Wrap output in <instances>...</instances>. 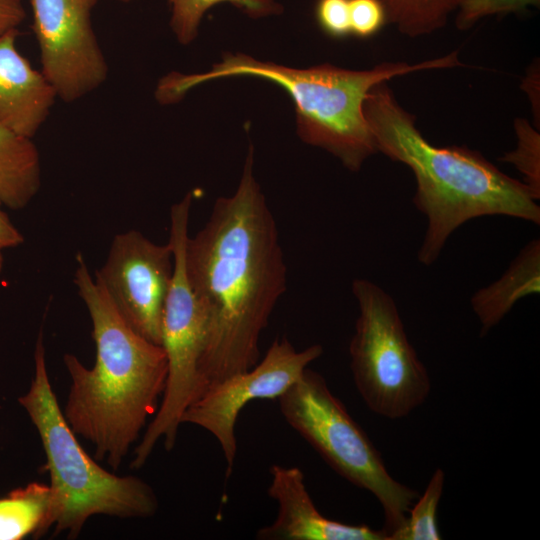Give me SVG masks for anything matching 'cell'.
Masks as SVG:
<instances>
[{"mask_svg": "<svg viewBox=\"0 0 540 540\" xmlns=\"http://www.w3.org/2000/svg\"><path fill=\"white\" fill-rule=\"evenodd\" d=\"M539 6L540 0H461L454 14L455 26L467 31L485 17L520 14Z\"/></svg>", "mask_w": 540, "mask_h": 540, "instance_id": "21", "label": "cell"}, {"mask_svg": "<svg viewBox=\"0 0 540 540\" xmlns=\"http://www.w3.org/2000/svg\"><path fill=\"white\" fill-rule=\"evenodd\" d=\"M323 354L320 344L297 350L288 337L276 338L263 359L247 371L209 386L181 417L212 434L230 475L237 454L235 425L241 410L253 400L278 399Z\"/></svg>", "mask_w": 540, "mask_h": 540, "instance_id": "9", "label": "cell"}, {"mask_svg": "<svg viewBox=\"0 0 540 540\" xmlns=\"http://www.w3.org/2000/svg\"><path fill=\"white\" fill-rule=\"evenodd\" d=\"M170 6V26L179 43L190 44L198 35L205 13L218 4H231L244 14L257 19L280 14L277 0H167Z\"/></svg>", "mask_w": 540, "mask_h": 540, "instance_id": "18", "label": "cell"}, {"mask_svg": "<svg viewBox=\"0 0 540 540\" xmlns=\"http://www.w3.org/2000/svg\"><path fill=\"white\" fill-rule=\"evenodd\" d=\"M41 185L40 156L31 138L0 126V201L22 209Z\"/></svg>", "mask_w": 540, "mask_h": 540, "instance_id": "15", "label": "cell"}, {"mask_svg": "<svg viewBox=\"0 0 540 540\" xmlns=\"http://www.w3.org/2000/svg\"><path fill=\"white\" fill-rule=\"evenodd\" d=\"M111 1H116V2H120V3H129L133 0H111Z\"/></svg>", "mask_w": 540, "mask_h": 540, "instance_id": "28", "label": "cell"}, {"mask_svg": "<svg viewBox=\"0 0 540 540\" xmlns=\"http://www.w3.org/2000/svg\"><path fill=\"white\" fill-rule=\"evenodd\" d=\"M540 291V240L526 244L506 271L493 283L476 291L470 300L483 337L500 323L524 297Z\"/></svg>", "mask_w": 540, "mask_h": 540, "instance_id": "14", "label": "cell"}, {"mask_svg": "<svg viewBox=\"0 0 540 540\" xmlns=\"http://www.w3.org/2000/svg\"><path fill=\"white\" fill-rule=\"evenodd\" d=\"M278 402L288 425L335 472L378 500L389 540L405 522L419 492L390 475L377 448L321 374L305 369Z\"/></svg>", "mask_w": 540, "mask_h": 540, "instance_id": "6", "label": "cell"}, {"mask_svg": "<svg viewBox=\"0 0 540 540\" xmlns=\"http://www.w3.org/2000/svg\"><path fill=\"white\" fill-rule=\"evenodd\" d=\"M539 78V61L537 60L527 69L521 88L528 95L538 127L540 126Z\"/></svg>", "mask_w": 540, "mask_h": 540, "instance_id": "25", "label": "cell"}, {"mask_svg": "<svg viewBox=\"0 0 540 540\" xmlns=\"http://www.w3.org/2000/svg\"><path fill=\"white\" fill-rule=\"evenodd\" d=\"M253 164L250 146L235 192L219 197L185 242L186 276L206 317L199 396L258 363L259 338L287 289L279 231Z\"/></svg>", "mask_w": 540, "mask_h": 540, "instance_id": "1", "label": "cell"}, {"mask_svg": "<svg viewBox=\"0 0 540 540\" xmlns=\"http://www.w3.org/2000/svg\"><path fill=\"white\" fill-rule=\"evenodd\" d=\"M173 275L169 244H156L136 230L117 234L95 280L138 334L162 344V317Z\"/></svg>", "mask_w": 540, "mask_h": 540, "instance_id": "11", "label": "cell"}, {"mask_svg": "<svg viewBox=\"0 0 540 540\" xmlns=\"http://www.w3.org/2000/svg\"><path fill=\"white\" fill-rule=\"evenodd\" d=\"M517 146L500 161L512 164L523 176L522 182L536 200L540 199V133L524 118L514 120Z\"/></svg>", "mask_w": 540, "mask_h": 540, "instance_id": "20", "label": "cell"}, {"mask_svg": "<svg viewBox=\"0 0 540 540\" xmlns=\"http://www.w3.org/2000/svg\"><path fill=\"white\" fill-rule=\"evenodd\" d=\"M192 194L170 210L169 244L173 252V275L162 317V344L168 364L166 387L160 405L134 451L131 468L145 465L156 444L163 440L171 451L181 417L199 396V363L204 349L206 317L194 295L184 267Z\"/></svg>", "mask_w": 540, "mask_h": 540, "instance_id": "8", "label": "cell"}, {"mask_svg": "<svg viewBox=\"0 0 540 540\" xmlns=\"http://www.w3.org/2000/svg\"><path fill=\"white\" fill-rule=\"evenodd\" d=\"M315 18L320 29L332 38L351 34L349 0H317Z\"/></svg>", "mask_w": 540, "mask_h": 540, "instance_id": "23", "label": "cell"}, {"mask_svg": "<svg viewBox=\"0 0 540 540\" xmlns=\"http://www.w3.org/2000/svg\"><path fill=\"white\" fill-rule=\"evenodd\" d=\"M34 377L18 403L36 428L50 476V508L46 531L77 538L95 515L148 518L158 511L153 488L143 479L119 476L100 466L82 448L68 425L49 380L44 335L40 330L34 351Z\"/></svg>", "mask_w": 540, "mask_h": 540, "instance_id": "5", "label": "cell"}, {"mask_svg": "<svg viewBox=\"0 0 540 540\" xmlns=\"http://www.w3.org/2000/svg\"><path fill=\"white\" fill-rule=\"evenodd\" d=\"M268 495L277 504V516L256 532L258 540H388L383 529L329 519L316 508L303 472L295 466L272 465Z\"/></svg>", "mask_w": 540, "mask_h": 540, "instance_id": "12", "label": "cell"}, {"mask_svg": "<svg viewBox=\"0 0 540 540\" xmlns=\"http://www.w3.org/2000/svg\"><path fill=\"white\" fill-rule=\"evenodd\" d=\"M351 288L358 306L349 344L355 386L375 414L406 417L430 394L427 369L407 337L392 296L364 278L354 279Z\"/></svg>", "mask_w": 540, "mask_h": 540, "instance_id": "7", "label": "cell"}, {"mask_svg": "<svg viewBox=\"0 0 540 540\" xmlns=\"http://www.w3.org/2000/svg\"><path fill=\"white\" fill-rule=\"evenodd\" d=\"M385 8L387 24L400 33L416 38L444 28L455 14L461 0H380Z\"/></svg>", "mask_w": 540, "mask_h": 540, "instance_id": "17", "label": "cell"}, {"mask_svg": "<svg viewBox=\"0 0 540 540\" xmlns=\"http://www.w3.org/2000/svg\"><path fill=\"white\" fill-rule=\"evenodd\" d=\"M3 263H4V259H3V255H2V250H0V274L2 272Z\"/></svg>", "mask_w": 540, "mask_h": 540, "instance_id": "27", "label": "cell"}, {"mask_svg": "<svg viewBox=\"0 0 540 540\" xmlns=\"http://www.w3.org/2000/svg\"><path fill=\"white\" fill-rule=\"evenodd\" d=\"M462 66L457 50L413 64L385 61L366 70L330 64L297 69L259 61L242 53H225L222 61L208 72L166 75L159 81L155 95L158 102L171 104L181 100L193 87L218 78L250 76L271 81L291 96L300 138L326 150L344 167L357 172L378 152L363 111L369 91L381 82L412 72Z\"/></svg>", "mask_w": 540, "mask_h": 540, "instance_id": "4", "label": "cell"}, {"mask_svg": "<svg viewBox=\"0 0 540 540\" xmlns=\"http://www.w3.org/2000/svg\"><path fill=\"white\" fill-rule=\"evenodd\" d=\"M351 34L358 38L376 35L386 24V11L380 0H349Z\"/></svg>", "mask_w": 540, "mask_h": 540, "instance_id": "22", "label": "cell"}, {"mask_svg": "<svg viewBox=\"0 0 540 540\" xmlns=\"http://www.w3.org/2000/svg\"><path fill=\"white\" fill-rule=\"evenodd\" d=\"M377 151L406 165L416 182L414 206L427 218L417 252L432 265L451 234L482 216H509L540 224V207L529 188L467 146L438 147L416 126L386 82L374 86L363 106Z\"/></svg>", "mask_w": 540, "mask_h": 540, "instance_id": "3", "label": "cell"}, {"mask_svg": "<svg viewBox=\"0 0 540 540\" xmlns=\"http://www.w3.org/2000/svg\"><path fill=\"white\" fill-rule=\"evenodd\" d=\"M49 485L32 482L0 498V540L44 535L50 508Z\"/></svg>", "mask_w": 540, "mask_h": 540, "instance_id": "16", "label": "cell"}, {"mask_svg": "<svg viewBox=\"0 0 540 540\" xmlns=\"http://www.w3.org/2000/svg\"><path fill=\"white\" fill-rule=\"evenodd\" d=\"M98 0H31L41 72L66 103L91 93L106 80L108 65L91 14Z\"/></svg>", "mask_w": 540, "mask_h": 540, "instance_id": "10", "label": "cell"}, {"mask_svg": "<svg viewBox=\"0 0 540 540\" xmlns=\"http://www.w3.org/2000/svg\"><path fill=\"white\" fill-rule=\"evenodd\" d=\"M1 205L0 201V250L17 247L24 242L23 235L1 209Z\"/></svg>", "mask_w": 540, "mask_h": 540, "instance_id": "26", "label": "cell"}, {"mask_svg": "<svg viewBox=\"0 0 540 540\" xmlns=\"http://www.w3.org/2000/svg\"><path fill=\"white\" fill-rule=\"evenodd\" d=\"M445 482L441 468L434 471L424 494L411 506L403 525L394 531L389 540H439L436 515Z\"/></svg>", "mask_w": 540, "mask_h": 540, "instance_id": "19", "label": "cell"}, {"mask_svg": "<svg viewBox=\"0 0 540 540\" xmlns=\"http://www.w3.org/2000/svg\"><path fill=\"white\" fill-rule=\"evenodd\" d=\"M18 33L15 28L0 36V126L32 139L57 94L43 73L16 49Z\"/></svg>", "mask_w": 540, "mask_h": 540, "instance_id": "13", "label": "cell"}, {"mask_svg": "<svg viewBox=\"0 0 540 540\" xmlns=\"http://www.w3.org/2000/svg\"><path fill=\"white\" fill-rule=\"evenodd\" d=\"M74 282L92 323L94 366L66 353L71 386L62 410L94 458L118 470L160 405L168 374L165 351L133 330L77 255Z\"/></svg>", "mask_w": 540, "mask_h": 540, "instance_id": "2", "label": "cell"}, {"mask_svg": "<svg viewBox=\"0 0 540 540\" xmlns=\"http://www.w3.org/2000/svg\"><path fill=\"white\" fill-rule=\"evenodd\" d=\"M25 16L21 0H0V36L17 28Z\"/></svg>", "mask_w": 540, "mask_h": 540, "instance_id": "24", "label": "cell"}]
</instances>
